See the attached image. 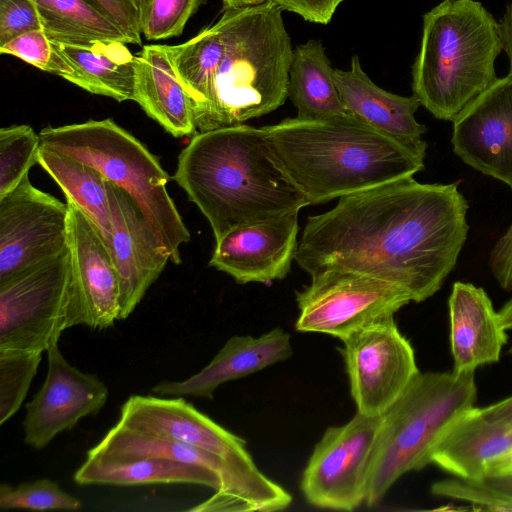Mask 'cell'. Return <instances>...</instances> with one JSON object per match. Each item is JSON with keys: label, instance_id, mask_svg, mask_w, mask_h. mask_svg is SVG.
I'll use <instances>...</instances> for the list:
<instances>
[{"label": "cell", "instance_id": "1", "mask_svg": "<svg viewBox=\"0 0 512 512\" xmlns=\"http://www.w3.org/2000/svg\"><path fill=\"white\" fill-rule=\"evenodd\" d=\"M468 208L458 182L413 177L346 195L307 218L295 261L310 276L339 269L376 277L419 303L454 270L468 237Z\"/></svg>", "mask_w": 512, "mask_h": 512}, {"label": "cell", "instance_id": "2", "mask_svg": "<svg viewBox=\"0 0 512 512\" xmlns=\"http://www.w3.org/2000/svg\"><path fill=\"white\" fill-rule=\"evenodd\" d=\"M275 3L223 10L195 37L165 45L195 106L198 132L244 124L288 98L291 38Z\"/></svg>", "mask_w": 512, "mask_h": 512}, {"label": "cell", "instance_id": "3", "mask_svg": "<svg viewBox=\"0 0 512 512\" xmlns=\"http://www.w3.org/2000/svg\"><path fill=\"white\" fill-rule=\"evenodd\" d=\"M262 129L276 164L308 205L413 177L425 167L424 156L350 114L286 118Z\"/></svg>", "mask_w": 512, "mask_h": 512}, {"label": "cell", "instance_id": "4", "mask_svg": "<svg viewBox=\"0 0 512 512\" xmlns=\"http://www.w3.org/2000/svg\"><path fill=\"white\" fill-rule=\"evenodd\" d=\"M173 179L206 217L215 240L236 226L308 205L276 164L264 130L246 124L193 135Z\"/></svg>", "mask_w": 512, "mask_h": 512}, {"label": "cell", "instance_id": "5", "mask_svg": "<svg viewBox=\"0 0 512 512\" xmlns=\"http://www.w3.org/2000/svg\"><path fill=\"white\" fill-rule=\"evenodd\" d=\"M499 22L476 0H443L423 15L412 91L435 118L453 122L497 78Z\"/></svg>", "mask_w": 512, "mask_h": 512}, {"label": "cell", "instance_id": "6", "mask_svg": "<svg viewBox=\"0 0 512 512\" xmlns=\"http://www.w3.org/2000/svg\"><path fill=\"white\" fill-rule=\"evenodd\" d=\"M474 372H419L382 414L371 454L365 504L379 503L404 474L431 464L448 429L474 407Z\"/></svg>", "mask_w": 512, "mask_h": 512}, {"label": "cell", "instance_id": "7", "mask_svg": "<svg viewBox=\"0 0 512 512\" xmlns=\"http://www.w3.org/2000/svg\"><path fill=\"white\" fill-rule=\"evenodd\" d=\"M41 144L75 157L98 169L133 200L179 264L181 244L191 235L167 191L169 175L158 159L114 120H88L39 133Z\"/></svg>", "mask_w": 512, "mask_h": 512}, {"label": "cell", "instance_id": "8", "mask_svg": "<svg viewBox=\"0 0 512 512\" xmlns=\"http://www.w3.org/2000/svg\"><path fill=\"white\" fill-rule=\"evenodd\" d=\"M117 425L176 440L219 458L230 473V487L214 512H273L286 509L292 496L256 466L246 441L220 426L182 397L132 395L122 405Z\"/></svg>", "mask_w": 512, "mask_h": 512}, {"label": "cell", "instance_id": "9", "mask_svg": "<svg viewBox=\"0 0 512 512\" xmlns=\"http://www.w3.org/2000/svg\"><path fill=\"white\" fill-rule=\"evenodd\" d=\"M85 323L70 246L0 282V350L43 353L64 330Z\"/></svg>", "mask_w": 512, "mask_h": 512}, {"label": "cell", "instance_id": "10", "mask_svg": "<svg viewBox=\"0 0 512 512\" xmlns=\"http://www.w3.org/2000/svg\"><path fill=\"white\" fill-rule=\"evenodd\" d=\"M295 329L323 333L341 341L362 327L394 315L412 302L401 288L358 272L330 269L311 276L296 292Z\"/></svg>", "mask_w": 512, "mask_h": 512}, {"label": "cell", "instance_id": "11", "mask_svg": "<svg viewBox=\"0 0 512 512\" xmlns=\"http://www.w3.org/2000/svg\"><path fill=\"white\" fill-rule=\"evenodd\" d=\"M381 422L382 415L357 412L349 422L324 432L301 478V491L311 505L353 511L365 503L369 463Z\"/></svg>", "mask_w": 512, "mask_h": 512}, {"label": "cell", "instance_id": "12", "mask_svg": "<svg viewBox=\"0 0 512 512\" xmlns=\"http://www.w3.org/2000/svg\"><path fill=\"white\" fill-rule=\"evenodd\" d=\"M342 342L357 412L384 414L419 373L412 345L399 331L394 315L362 327Z\"/></svg>", "mask_w": 512, "mask_h": 512}, {"label": "cell", "instance_id": "13", "mask_svg": "<svg viewBox=\"0 0 512 512\" xmlns=\"http://www.w3.org/2000/svg\"><path fill=\"white\" fill-rule=\"evenodd\" d=\"M70 246L67 203L26 176L0 198V282L49 261Z\"/></svg>", "mask_w": 512, "mask_h": 512}, {"label": "cell", "instance_id": "14", "mask_svg": "<svg viewBox=\"0 0 512 512\" xmlns=\"http://www.w3.org/2000/svg\"><path fill=\"white\" fill-rule=\"evenodd\" d=\"M48 370L42 387L28 402L23 420L24 442L44 449L57 435L97 414L108 399V388L96 375L72 366L58 343L47 349Z\"/></svg>", "mask_w": 512, "mask_h": 512}, {"label": "cell", "instance_id": "15", "mask_svg": "<svg viewBox=\"0 0 512 512\" xmlns=\"http://www.w3.org/2000/svg\"><path fill=\"white\" fill-rule=\"evenodd\" d=\"M298 210L236 226L216 239L209 265L239 284L284 279L298 248Z\"/></svg>", "mask_w": 512, "mask_h": 512}, {"label": "cell", "instance_id": "16", "mask_svg": "<svg viewBox=\"0 0 512 512\" xmlns=\"http://www.w3.org/2000/svg\"><path fill=\"white\" fill-rule=\"evenodd\" d=\"M107 189L112 224L108 247L119 279V320H124L171 261V255L131 197L108 180Z\"/></svg>", "mask_w": 512, "mask_h": 512}, {"label": "cell", "instance_id": "17", "mask_svg": "<svg viewBox=\"0 0 512 512\" xmlns=\"http://www.w3.org/2000/svg\"><path fill=\"white\" fill-rule=\"evenodd\" d=\"M454 154L512 189V76L498 78L453 121Z\"/></svg>", "mask_w": 512, "mask_h": 512}, {"label": "cell", "instance_id": "18", "mask_svg": "<svg viewBox=\"0 0 512 512\" xmlns=\"http://www.w3.org/2000/svg\"><path fill=\"white\" fill-rule=\"evenodd\" d=\"M70 213V250L86 323L103 330L120 314L118 273L109 247L93 221L73 202Z\"/></svg>", "mask_w": 512, "mask_h": 512}, {"label": "cell", "instance_id": "19", "mask_svg": "<svg viewBox=\"0 0 512 512\" xmlns=\"http://www.w3.org/2000/svg\"><path fill=\"white\" fill-rule=\"evenodd\" d=\"M335 83L347 112L376 131L426 156L427 128L415 118L421 106L414 96H401L376 85L353 55L348 70L335 69Z\"/></svg>", "mask_w": 512, "mask_h": 512}, {"label": "cell", "instance_id": "20", "mask_svg": "<svg viewBox=\"0 0 512 512\" xmlns=\"http://www.w3.org/2000/svg\"><path fill=\"white\" fill-rule=\"evenodd\" d=\"M292 354L291 336L280 327L258 337L232 336L198 373L183 381H162L151 391L160 396L213 399L220 385L285 361Z\"/></svg>", "mask_w": 512, "mask_h": 512}, {"label": "cell", "instance_id": "21", "mask_svg": "<svg viewBox=\"0 0 512 512\" xmlns=\"http://www.w3.org/2000/svg\"><path fill=\"white\" fill-rule=\"evenodd\" d=\"M448 305L453 371L474 372L479 366L497 362L507 334L485 290L455 282Z\"/></svg>", "mask_w": 512, "mask_h": 512}, {"label": "cell", "instance_id": "22", "mask_svg": "<svg viewBox=\"0 0 512 512\" xmlns=\"http://www.w3.org/2000/svg\"><path fill=\"white\" fill-rule=\"evenodd\" d=\"M134 100L174 137L197 130L193 99L178 77L165 45H146L135 55Z\"/></svg>", "mask_w": 512, "mask_h": 512}, {"label": "cell", "instance_id": "23", "mask_svg": "<svg viewBox=\"0 0 512 512\" xmlns=\"http://www.w3.org/2000/svg\"><path fill=\"white\" fill-rule=\"evenodd\" d=\"M511 446L512 428L485 420L472 407L445 433L431 463L457 478L482 480Z\"/></svg>", "mask_w": 512, "mask_h": 512}, {"label": "cell", "instance_id": "24", "mask_svg": "<svg viewBox=\"0 0 512 512\" xmlns=\"http://www.w3.org/2000/svg\"><path fill=\"white\" fill-rule=\"evenodd\" d=\"M87 457L108 461L166 459L201 466L218 474L221 487L191 511L214 512L230 487L229 470L214 455L176 440L139 433L117 424L87 452Z\"/></svg>", "mask_w": 512, "mask_h": 512}, {"label": "cell", "instance_id": "25", "mask_svg": "<svg viewBox=\"0 0 512 512\" xmlns=\"http://www.w3.org/2000/svg\"><path fill=\"white\" fill-rule=\"evenodd\" d=\"M59 46L74 69L68 82L118 102L134 100L135 55L126 43L98 41L89 45Z\"/></svg>", "mask_w": 512, "mask_h": 512}, {"label": "cell", "instance_id": "26", "mask_svg": "<svg viewBox=\"0 0 512 512\" xmlns=\"http://www.w3.org/2000/svg\"><path fill=\"white\" fill-rule=\"evenodd\" d=\"M73 478L79 485L195 484L214 491L221 487L220 476L204 467L152 458L108 461L86 456Z\"/></svg>", "mask_w": 512, "mask_h": 512}, {"label": "cell", "instance_id": "27", "mask_svg": "<svg viewBox=\"0 0 512 512\" xmlns=\"http://www.w3.org/2000/svg\"><path fill=\"white\" fill-rule=\"evenodd\" d=\"M288 98L299 119H321L349 114L335 83V69L320 40L310 39L293 51Z\"/></svg>", "mask_w": 512, "mask_h": 512}, {"label": "cell", "instance_id": "28", "mask_svg": "<svg viewBox=\"0 0 512 512\" xmlns=\"http://www.w3.org/2000/svg\"><path fill=\"white\" fill-rule=\"evenodd\" d=\"M38 164L52 177L69 200L96 225L107 245L111 236V211L106 177L93 166L41 144Z\"/></svg>", "mask_w": 512, "mask_h": 512}, {"label": "cell", "instance_id": "29", "mask_svg": "<svg viewBox=\"0 0 512 512\" xmlns=\"http://www.w3.org/2000/svg\"><path fill=\"white\" fill-rule=\"evenodd\" d=\"M43 30L56 43L89 45L98 41L129 44L118 26L92 0H32Z\"/></svg>", "mask_w": 512, "mask_h": 512}, {"label": "cell", "instance_id": "30", "mask_svg": "<svg viewBox=\"0 0 512 512\" xmlns=\"http://www.w3.org/2000/svg\"><path fill=\"white\" fill-rule=\"evenodd\" d=\"M39 134L29 125L0 129V198L14 190L38 164Z\"/></svg>", "mask_w": 512, "mask_h": 512}, {"label": "cell", "instance_id": "31", "mask_svg": "<svg viewBox=\"0 0 512 512\" xmlns=\"http://www.w3.org/2000/svg\"><path fill=\"white\" fill-rule=\"evenodd\" d=\"M41 359V352L0 350L1 426L21 407Z\"/></svg>", "mask_w": 512, "mask_h": 512}, {"label": "cell", "instance_id": "32", "mask_svg": "<svg viewBox=\"0 0 512 512\" xmlns=\"http://www.w3.org/2000/svg\"><path fill=\"white\" fill-rule=\"evenodd\" d=\"M0 508L75 511L82 508V501L64 491L55 481L44 478L22 482L16 486L2 483Z\"/></svg>", "mask_w": 512, "mask_h": 512}, {"label": "cell", "instance_id": "33", "mask_svg": "<svg viewBox=\"0 0 512 512\" xmlns=\"http://www.w3.org/2000/svg\"><path fill=\"white\" fill-rule=\"evenodd\" d=\"M206 0H139V28L146 40L182 34L188 20Z\"/></svg>", "mask_w": 512, "mask_h": 512}, {"label": "cell", "instance_id": "34", "mask_svg": "<svg viewBox=\"0 0 512 512\" xmlns=\"http://www.w3.org/2000/svg\"><path fill=\"white\" fill-rule=\"evenodd\" d=\"M2 54H8L39 68L42 71L69 80L74 69L63 54L58 43L54 42L43 29L31 31L15 37L0 46Z\"/></svg>", "mask_w": 512, "mask_h": 512}, {"label": "cell", "instance_id": "35", "mask_svg": "<svg viewBox=\"0 0 512 512\" xmlns=\"http://www.w3.org/2000/svg\"><path fill=\"white\" fill-rule=\"evenodd\" d=\"M432 494L465 501L474 510L512 511V494L484 480H466L455 477L435 482Z\"/></svg>", "mask_w": 512, "mask_h": 512}, {"label": "cell", "instance_id": "36", "mask_svg": "<svg viewBox=\"0 0 512 512\" xmlns=\"http://www.w3.org/2000/svg\"><path fill=\"white\" fill-rule=\"evenodd\" d=\"M43 29L32 0H0V46L22 34Z\"/></svg>", "mask_w": 512, "mask_h": 512}, {"label": "cell", "instance_id": "37", "mask_svg": "<svg viewBox=\"0 0 512 512\" xmlns=\"http://www.w3.org/2000/svg\"><path fill=\"white\" fill-rule=\"evenodd\" d=\"M124 33L129 44H141L139 0H92Z\"/></svg>", "mask_w": 512, "mask_h": 512}, {"label": "cell", "instance_id": "38", "mask_svg": "<svg viewBox=\"0 0 512 512\" xmlns=\"http://www.w3.org/2000/svg\"><path fill=\"white\" fill-rule=\"evenodd\" d=\"M283 11L293 12L305 21L328 24L344 0H269Z\"/></svg>", "mask_w": 512, "mask_h": 512}, {"label": "cell", "instance_id": "39", "mask_svg": "<svg viewBox=\"0 0 512 512\" xmlns=\"http://www.w3.org/2000/svg\"><path fill=\"white\" fill-rule=\"evenodd\" d=\"M489 267L498 284L506 291L512 290V223L496 241L490 255Z\"/></svg>", "mask_w": 512, "mask_h": 512}, {"label": "cell", "instance_id": "40", "mask_svg": "<svg viewBox=\"0 0 512 512\" xmlns=\"http://www.w3.org/2000/svg\"><path fill=\"white\" fill-rule=\"evenodd\" d=\"M476 410L485 420L512 428V396Z\"/></svg>", "mask_w": 512, "mask_h": 512}, {"label": "cell", "instance_id": "41", "mask_svg": "<svg viewBox=\"0 0 512 512\" xmlns=\"http://www.w3.org/2000/svg\"><path fill=\"white\" fill-rule=\"evenodd\" d=\"M500 35L503 50L509 59V75L512 76V0L506 7V11L499 22Z\"/></svg>", "mask_w": 512, "mask_h": 512}, {"label": "cell", "instance_id": "42", "mask_svg": "<svg viewBox=\"0 0 512 512\" xmlns=\"http://www.w3.org/2000/svg\"><path fill=\"white\" fill-rule=\"evenodd\" d=\"M512 474V446L492 465L489 476H501Z\"/></svg>", "mask_w": 512, "mask_h": 512}, {"label": "cell", "instance_id": "43", "mask_svg": "<svg viewBox=\"0 0 512 512\" xmlns=\"http://www.w3.org/2000/svg\"><path fill=\"white\" fill-rule=\"evenodd\" d=\"M487 483L512 494V474L501 476H489L484 479Z\"/></svg>", "mask_w": 512, "mask_h": 512}, {"label": "cell", "instance_id": "44", "mask_svg": "<svg viewBox=\"0 0 512 512\" xmlns=\"http://www.w3.org/2000/svg\"><path fill=\"white\" fill-rule=\"evenodd\" d=\"M500 322L504 329H512V299H510L504 306L498 311Z\"/></svg>", "mask_w": 512, "mask_h": 512}, {"label": "cell", "instance_id": "45", "mask_svg": "<svg viewBox=\"0 0 512 512\" xmlns=\"http://www.w3.org/2000/svg\"><path fill=\"white\" fill-rule=\"evenodd\" d=\"M223 5V10L226 9H237L246 6L258 5L266 0H221Z\"/></svg>", "mask_w": 512, "mask_h": 512}, {"label": "cell", "instance_id": "46", "mask_svg": "<svg viewBox=\"0 0 512 512\" xmlns=\"http://www.w3.org/2000/svg\"><path fill=\"white\" fill-rule=\"evenodd\" d=\"M511 353H512V349H511Z\"/></svg>", "mask_w": 512, "mask_h": 512}]
</instances>
